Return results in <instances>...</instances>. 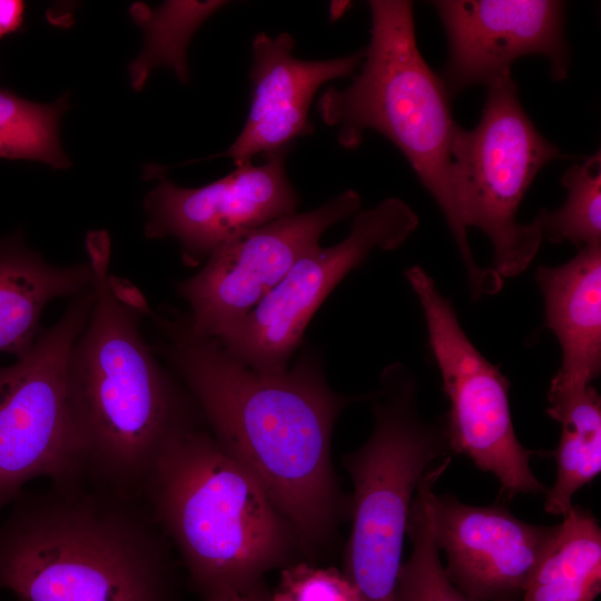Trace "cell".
Here are the masks:
<instances>
[{
	"instance_id": "9",
	"label": "cell",
	"mask_w": 601,
	"mask_h": 601,
	"mask_svg": "<svg viewBox=\"0 0 601 601\" xmlns=\"http://www.w3.org/2000/svg\"><path fill=\"white\" fill-rule=\"evenodd\" d=\"M93 302L92 287L72 297L32 347L0 366V511L31 480L81 481L67 403V366Z\"/></svg>"
},
{
	"instance_id": "3",
	"label": "cell",
	"mask_w": 601,
	"mask_h": 601,
	"mask_svg": "<svg viewBox=\"0 0 601 601\" xmlns=\"http://www.w3.org/2000/svg\"><path fill=\"white\" fill-rule=\"evenodd\" d=\"M12 503L0 588L17 601H176L169 543L144 499L77 481Z\"/></svg>"
},
{
	"instance_id": "6",
	"label": "cell",
	"mask_w": 601,
	"mask_h": 601,
	"mask_svg": "<svg viewBox=\"0 0 601 601\" xmlns=\"http://www.w3.org/2000/svg\"><path fill=\"white\" fill-rule=\"evenodd\" d=\"M372 402L370 437L342 460L353 483L342 572L363 601H393L415 490L452 450L444 416L432 423L422 417L418 383L406 365L393 363L382 371Z\"/></svg>"
},
{
	"instance_id": "23",
	"label": "cell",
	"mask_w": 601,
	"mask_h": 601,
	"mask_svg": "<svg viewBox=\"0 0 601 601\" xmlns=\"http://www.w3.org/2000/svg\"><path fill=\"white\" fill-rule=\"evenodd\" d=\"M566 198L554 210L541 209L531 221L542 240L570 242L582 248L601 245V155L597 151L561 177Z\"/></svg>"
},
{
	"instance_id": "26",
	"label": "cell",
	"mask_w": 601,
	"mask_h": 601,
	"mask_svg": "<svg viewBox=\"0 0 601 601\" xmlns=\"http://www.w3.org/2000/svg\"><path fill=\"white\" fill-rule=\"evenodd\" d=\"M214 601H272V595L265 583H262L247 591L231 593Z\"/></svg>"
},
{
	"instance_id": "19",
	"label": "cell",
	"mask_w": 601,
	"mask_h": 601,
	"mask_svg": "<svg viewBox=\"0 0 601 601\" xmlns=\"http://www.w3.org/2000/svg\"><path fill=\"white\" fill-rule=\"evenodd\" d=\"M601 591V530L573 506L556 525L519 601H593Z\"/></svg>"
},
{
	"instance_id": "25",
	"label": "cell",
	"mask_w": 601,
	"mask_h": 601,
	"mask_svg": "<svg viewBox=\"0 0 601 601\" xmlns=\"http://www.w3.org/2000/svg\"><path fill=\"white\" fill-rule=\"evenodd\" d=\"M24 8L20 0H0V38L21 28Z\"/></svg>"
},
{
	"instance_id": "13",
	"label": "cell",
	"mask_w": 601,
	"mask_h": 601,
	"mask_svg": "<svg viewBox=\"0 0 601 601\" xmlns=\"http://www.w3.org/2000/svg\"><path fill=\"white\" fill-rule=\"evenodd\" d=\"M446 32L449 55L440 76L453 97L469 87L511 76L524 56L548 59L553 80L570 67L564 3L554 0H440L431 2Z\"/></svg>"
},
{
	"instance_id": "5",
	"label": "cell",
	"mask_w": 601,
	"mask_h": 601,
	"mask_svg": "<svg viewBox=\"0 0 601 601\" xmlns=\"http://www.w3.org/2000/svg\"><path fill=\"white\" fill-rule=\"evenodd\" d=\"M371 39L359 71L344 89L329 87L317 101L322 120L336 140L357 148L374 130L405 156L442 210L464 264L473 295L489 292L495 273L474 259L452 178V145L457 128L450 96L425 62L415 38L413 2L373 0Z\"/></svg>"
},
{
	"instance_id": "15",
	"label": "cell",
	"mask_w": 601,
	"mask_h": 601,
	"mask_svg": "<svg viewBox=\"0 0 601 601\" xmlns=\"http://www.w3.org/2000/svg\"><path fill=\"white\" fill-rule=\"evenodd\" d=\"M295 40L288 32L270 37L255 36L248 72L252 82L249 111L235 141L216 157L233 159L236 167L252 162L254 156L289 149L292 142L312 135L309 107L319 87L331 80L354 76L364 58V49L352 55L302 60L293 55Z\"/></svg>"
},
{
	"instance_id": "11",
	"label": "cell",
	"mask_w": 601,
	"mask_h": 601,
	"mask_svg": "<svg viewBox=\"0 0 601 601\" xmlns=\"http://www.w3.org/2000/svg\"><path fill=\"white\" fill-rule=\"evenodd\" d=\"M357 191L348 189L319 207L293 213L245 231L215 250L199 272L176 283L188 304L185 321L198 336L217 338L252 312L295 263L319 245L334 224L355 215Z\"/></svg>"
},
{
	"instance_id": "2",
	"label": "cell",
	"mask_w": 601,
	"mask_h": 601,
	"mask_svg": "<svg viewBox=\"0 0 601 601\" xmlns=\"http://www.w3.org/2000/svg\"><path fill=\"white\" fill-rule=\"evenodd\" d=\"M86 245L93 302L67 366L77 463L82 481L142 499L162 447L197 420L142 336V317L151 312L146 298L109 273L108 234L91 231Z\"/></svg>"
},
{
	"instance_id": "24",
	"label": "cell",
	"mask_w": 601,
	"mask_h": 601,
	"mask_svg": "<svg viewBox=\"0 0 601 601\" xmlns=\"http://www.w3.org/2000/svg\"><path fill=\"white\" fill-rule=\"evenodd\" d=\"M272 601H363L357 588L336 568L298 560L280 569Z\"/></svg>"
},
{
	"instance_id": "20",
	"label": "cell",
	"mask_w": 601,
	"mask_h": 601,
	"mask_svg": "<svg viewBox=\"0 0 601 601\" xmlns=\"http://www.w3.org/2000/svg\"><path fill=\"white\" fill-rule=\"evenodd\" d=\"M445 471V464L432 466L415 490L406 528L413 550L402 563L393 601H470L447 578L434 539L433 489Z\"/></svg>"
},
{
	"instance_id": "1",
	"label": "cell",
	"mask_w": 601,
	"mask_h": 601,
	"mask_svg": "<svg viewBox=\"0 0 601 601\" xmlns=\"http://www.w3.org/2000/svg\"><path fill=\"white\" fill-rule=\"evenodd\" d=\"M151 316L165 337L161 355L214 437L260 483L308 555L327 551L349 514L332 462L333 430L358 396L335 392L311 351L283 373H262L195 335L184 316Z\"/></svg>"
},
{
	"instance_id": "21",
	"label": "cell",
	"mask_w": 601,
	"mask_h": 601,
	"mask_svg": "<svg viewBox=\"0 0 601 601\" xmlns=\"http://www.w3.org/2000/svg\"><path fill=\"white\" fill-rule=\"evenodd\" d=\"M227 1H167L156 10L137 6L134 13L146 33V47L131 65V82L139 90L150 70L170 68L181 82L188 81L187 45L198 27Z\"/></svg>"
},
{
	"instance_id": "7",
	"label": "cell",
	"mask_w": 601,
	"mask_h": 601,
	"mask_svg": "<svg viewBox=\"0 0 601 601\" xmlns=\"http://www.w3.org/2000/svg\"><path fill=\"white\" fill-rule=\"evenodd\" d=\"M477 125L457 126L452 145V178L467 229H480L493 247L491 267L504 279L522 274L542 237L518 211L536 174L561 157L535 128L509 76L490 87Z\"/></svg>"
},
{
	"instance_id": "17",
	"label": "cell",
	"mask_w": 601,
	"mask_h": 601,
	"mask_svg": "<svg viewBox=\"0 0 601 601\" xmlns=\"http://www.w3.org/2000/svg\"><path fill=\"white\" fill-rule=\"evenodd\" d=\"M93 282L89 260L58 266L29 248L20 231L0 238V353L26 354L46 306L90 289Z\"/></svg>"
},
{
	"instance_id": "16",
	"label": "cell",
	"mask_w": 601,
	"mask_h": 601,
	"mask_svg": "<svg viewBox=\"0 0 601 601\" xmlns=\"http://www.w3.org/2000/svg\"><path fill=\"white\" fill-rule=\"evenodd\" d=\"M535 280L545 325L561 348L551 383L592 384L601 370V245L580 248L564 264L540 266Z\"/></svg>"
},
{
	"instance_id": "18",
	"label": "cell",
	"mask_w": 601,
	"mask_h": 601,
	"mask_svg": "<svg viewBox=\"0 0 601 601\" xmlns=\"http://www.w3.org/2000/svg\"><path fill=\"white\" fill-rule=\"evenodd\" d=\"M546 413L560 424L561 434L552 452L556 480L545 492L544 510L563 516L573 494L601 472V398L592 384L550 383Z\"/></svg>"
},
{
	"instance_id": "12",
	"label": "cell",
	"mask_w": 601,
	"mask_h": 601,
	"mask_svg": "<svg viewBox=\"0 0 601 601\" xmlns=\"http://www.w3.org/2000/svg\"><path fill=\"white\" fill-rule=\"evenodd\" d=\"M287 151L198 188L156 176L158 184L144 199L146 237L176 239L184 265L196 267L238 235L295 213L299 197L287 177Z\"/></svg>"
},
{
	"instance_id": "10",
	"label": "cell",
	"mask_w": 601,
	"mask_h": 601,
	"mask_svg": "<svg viewBox=\"0 0 601 601\" xmlns=\"http://www.w3.org/2000/svg\"><path fill=\"white\" fill-rule=\"evenodd\" d=\"M417 226L415 211L398 198L358 210L342 242L304 254L252 312L215 339L255 371L285 372L309 321L334 287L375 250L400 247Z\"/></svg>"
},
{
	"instance_id": "22",
	"label": "cell",
	"mask_w": 601,
	"mask_h": 601,
	"mask_svg": "<svg viewBox=\"0 0 601 601\" xmlns=\"http://www.w3.org/2000/svg\"><path fill=\"white\" fill-rule=\"evenodd\" d=\"M68 109V95L39 104L0 86V158L35 160L56 169L70 167L59 134Z\"/></svg>"
},
{
	"instance_id": "8",
	"label": "cell",
	"mask_w": 601,
	"mask_h": 601,
	"mask_svg": "<svg viewBox=\"0 0 601 601\" xmlns=\"http://www.w3.org/2000/svg\"><path fill=\"white\" fill-rule=\"evenodd\" d=\"M405 277L422 307L428 346L450 401L444 416L452 453L464 454L484 472L494 474L509 499L519 493H545L532 472L533 451L518 440L510 408V383L472 343L452 302L421 267Z\"/></svg>"
},
{
	"instance_id": "4",
	"label": "cell",
	"mask_w": 601,
	"mask_h": 601,
	"mask_svg": "<svg viewBox=\"0 0 601 601\" xmlns=\"http://www.w3.org/2000/svg\"><path fill=\"white\" fill-rule=\"evenodd\" d=\"M142 497L204 601L247 591L308 552L255 476L198 422L157 456Z\"/></svg>"
},
{
	"instance_id": "14",
	"label": "cell",
	"mask_w": 601,
	"mask_h": 601,
	"mask_svg": "<svg viewBox=\"0 0 601 601\" xmlns=\"http://www.w3.org/2000/svg\"><path fill=\"white\" fill-rule=\"evenodd\" d=\"M433 531L445 573L470 601H519L556 525L524 522L502 505L433 497Z\"/></svg>"
}]
</instances>
